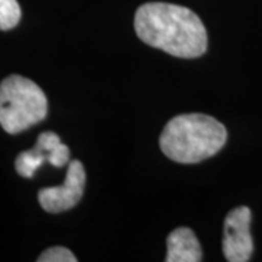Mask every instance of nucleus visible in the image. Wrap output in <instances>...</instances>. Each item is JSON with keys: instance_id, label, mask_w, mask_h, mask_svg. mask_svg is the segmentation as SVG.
Returning <instances> with one entry per match:
<instances>
[{"instance_id": "obj_1", "label": "nucleus", "mask_w": 262, "mask_h": 262, "mask_svg": "<svg viewBox=\"0 0 262 262\" xmlns=\"http://www.w3.org/2000/svg\"><path fill=\"white\" fill-rule=\"evenodd\" d=\"M134 29L143 42L170 56L195 58L207 50V31L201 19L188 8L151 2L136 12Z\"/></svg>"}, {"instance_id": "obj_2", "label": "nucleus", "mask_w": 262, "mask_h": 262, "mask_svg": "<svg viewBox=\"0 0 262 262\" xmlns=\"http://www.w3.org/2000/svg\"><path fill=\"white\" fill-rule=\"evenodd\" d=\"M227 140L226 127L206 114L172 118L160 134V149L178 163H198L214 156Z\"/></svg>"}, {"instance_id": "obj_3", "label": "nucleus", "mask_w": 262, "mask_h": 262, "mask_svg": "<svg viewBox=\"0 0 262 262\" xmlns=\"http://www.w3.org/2000/svg\"><path fill=\"white\" fill-rule=\"evenodd\" d=\"M48 113L42 89L24 76L12 75L0 83V125L9 134L28 130Z\"/></svg>"}, {"instance_id": "obj_4", "label": "nucleus", "mask_w": 262, "mask_h": 262, "mask_svg": "<svg viewBox=\"0 0 262 262\" xmlns=\"http://www.w3.org/2000/svg\"><path fill=\"white\" fill-rule=\"evenodd\" d=\"M47 160L56 168L69 165L70 149L61 143L60 137L53 131H44L38 136L35 147L22 151L15 160V169L20 177L32 178L37 169Z\"/></svg>"}, {"instance_id": "obj_5", "label": "nucleus", "mask_w": 262, "mask_h": 262, "mask_svg": "<svg viewBox=\"0 0 262 262\" xmlns=\"http://www.w3.org/2000/svg\"><path fill=\"white\" fill-rule=\"evenodd\" d=\"M86 184L83 163L79 160L69 162V169L63 185L44 188L38 192V201L47 213H61L70 210L80 201Z\"/></svg>"}, {"instance_id": "obj_6", "label": "nucleus", "mask_w": 262, "mask_h": 262, "mask_svg": "<svg viewBox=\"0 0 262 262\" xmlns=\"http://www.w3.org/2000/svg\"><path fill=\"white\" fill-rule=\"evenodd\" d=\"M251 217V210L248 207L233 208L226 217L223 253L229 262H248L252 256Z\"/></svg>"}, {"instance_id": "obj_7", "label": "nucleus", "mask_w": 262, "mask_h": 262, "mask_svg": "<svg viewBox=\"0 0 262 262\" xmlns=\"http://www.w3.org/2000/svg\"><path fill=\"white\" fill-rule=\"evenodd\" d=\"M168 262L203 261L201 246L195 233L188 227H178L168 236Z\"/></svg>"}, {"instance_id": "obj_8", "label": "nucleus", "mask_w": 262, "mask_h": 262, "mask_svg": "<svg viewBox=\"0 0 262 262\" xmlns=\"http://www.w3.org/2000/svg\"><path fill=\"white\" fill-rule=\"evenodd\" d=\"M20 15L18 0H0V31L15 28L20 20Z\"/></svg>"}, {"instance_id": "obj_9", "label": "nucleus", "mask_w": 262, "mask_h": 262, "mask_svg": "<svg viewBox=\"0 0 262 262\" xmlns=\"http://www.w3.org/2000/svg\"><path fill=\"white\" fill-rule=\"evenodd\" d=\"M38 262H76V258L70 249L64 246H53L38 256Z\"/></svg>"}]
</instances>
